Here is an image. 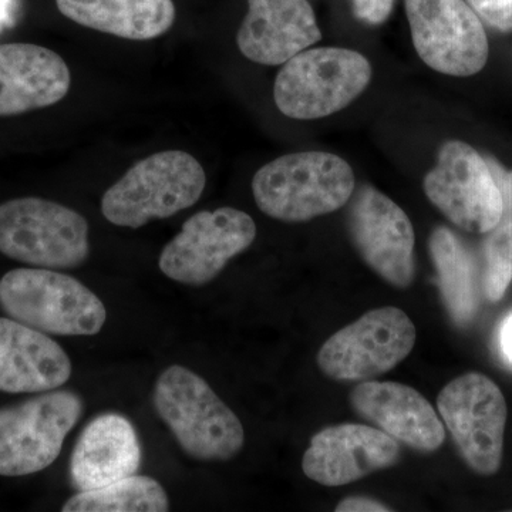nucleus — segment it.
<instances>
[{
    "label": "nucleus",
    "mask_w": 512,
    "mask_h": 512,
    "mask_svg": "<svg viewBox=\"0 0 512 512\" xmlns=\"http://www.w3.org/2000/svg\"><path fill=\"white\" fill-rule=\"evenodd\" d=\"M153 402L184 453L195 460L228 461L244 447V426L237 414L187 367L170 366L158 376Z\"/></svg>",
    "instance_id": "obj_1"
},
{
    "label": "nucleus",
    "mask_w": 512,
    "mask_h": 512,
    "mask_svg": "<svg viewBox=\"0 0 512 512\" xmlns=\"http://www.w3.org/2000/svg\"><path fill=\"white\" fill-rule=\"evenodd\" d=\"M355 174L343 158L323 151L286 154L259 168L252 194L274 220L305 222L345 207Z\"/></svg>",
    "instance_id": "obj_2"
},
{
    "label": "nucleus",
    "mask_w": 512,
    "mask_h": 512,
    "mask_svg": "<svg viewBox=\"0 0 512 512\" xmlns=\"http://www.w3.org/2000/svg\"><path fill=\"white\" fill-rule=\"evenodd\" d=\"M207 175L197 158L167 150L134 164L101 198V214L110 224L141 228L197 204Z\"/></svg>",
    "instance_id": "obj_3"
},
{
    "label": "nucleus",
    "mask_w": 512,
    "mask_h": 512,
    "mask_svg": "<svg viewBox=\"0 0 512 512\" xmlns=\"http://www.w3.org/2000/svg\"><path fill=\"white\" fill-rule=\"evenodd\" d=\"M0 309L9 318L55 336H94L107 311L79 279L56 269L18 268L0 279Z\"/></svg>",
    "instance_id": "obj_4"
},
{
    "label": "nucleus",
    "mask_w": 512,
    "mask_h": 512,
    "mask_svg": "<svg viewBox=\"0 0 512 512\" xmlns=\"http://www.w3.org/2000/svg\"><path fill=\"white\" fill-rule=\"evenodd\" d=\"M89 222L79 212L37 197L0 204V254L22 264L74 269L89 259Z\"/></svg>",
    "instance_id": "obj_5"
},
{
    "label": "nucleus",
    "mask_w": 512,
    "mask_h": 512,
    "mask_svg": "<svg viewBox=\"0 0 512 512\" xmlns=\"http://www.w3.org/2000/svg\"><path fill=\"white\" fill-rule=\"evenodd\" d=\"M370 79L369 60L355 50H303L276 76L274 100L279 111L291 119H323L348 107L365 92Z\"/></svg>",
    "instance_id": "obj_6"
},
{
    "label": "nucleus",
    "mask_w": 512,
    "mask_h": 512,
    "mask_svg": "<svg viewBox=\"0 0 512 512\" xmlns=\"http://www.w3.org/2000/svg\"><path fill=\"white\" fill-rule=\"evenodd\" d=\"M83 409L79 394L59 389L0 409V476L25 477L52 466Z\"/></svg>",
    "instance_id": "obj_7"
},
{
    "label": "nucleus",
    "mask_w": 512,
    "mask_h": 512,
    "mask_svg": "<svg viewBox=\"0 0 512 512\" xmlns=\"http://www.w3.org/2000/svg\"><path fill=\"white\" fill-rule=\"evenodd\" d=\"M416 338V326L402 309H373L323 343L318 365L329 379L366 382L402 363Z\"/></svg>",
    "instance_id": "obj_8"
},
{
    "label": "nucleus",
    "mask_w": 512,
    "mask_h": 512,
    "mask_svg": "<svg viewBox=\"0 0 512 512\" xmlns=\"http://www.w3.org/2000/svg\"><path fill=\"white\" fill-rule=\"evenodd\" d=\"M256 225L247 212L232 207L201 211L161 251L158 268L171 281L204 286L224 271L232 258L247 251Z\"/></svg>",
    "instance_id": "obj_9"
},
{
    "label": "nucleus",
    "mask_w": 512,
    "mask_h": 512,
    "mask_svg": "<svg viewBox=\"0 0 512 512\" xmlns=\"http://www.w3.org/2000/svg\"><path fill=\"white\" fill-rule=\"evenodd\" d=\"M437 409L468 466L481 476L497 473L507 423L500 387L481 373H466L441 390Z\"/></svg>",
    "instance_id": "obj_10"
},
{
    "label": "nucleus",
    "mask_w": 512,
    "mask_h": 512,
    "mask_svg": "<svg viewBox=\"0 0 512 512\" xmlns=\"http://www.w3.org/2000/svg\"><path fill=\"white\" fill-rule=\"evenodd\" d=\"M424 192L464 231L488 234L503 220V195L490 164L463 141L441 147L436 167L424 178Z\"/></svg>",
    "instance_id": "obj_11"
},
{
    "label": "nucleus",
    "mask_w": 512,
    "mask_h": 512,
    "mask_svg": "<svg viewBox=\"0 0 512 512\" xmlns=\"http://www.w3.org/2000/svg\"><path fill=\"white\" fill-rule=\"evenodd\" d=\"M417 55L430 69L468 77L484 69L488 40L466 0H406Z\"/></svg>",
    "instance_id": "obj_12"
},
{
    "label": "nucleus",
    "mask_w": 512,
    "mask_h": 512,
    "mask_svg": "<svg viewBox=\"0 0 512 512\" xmlns=\"http://www.w3.org/2000/svg\"><path fill=\"white\" fill-rule=\"evenodd\" d=\"M353 245L387 284L406 289L414 279V229L406 212L376 188L357 191L349 211Z\"/></svg>",
    "instance_id": "obj_13"
},
{
    "label": "nucleus",
    "mask_w": 512,
    "mask_h": 512,
    "mask_svg": "<svg viewBox=\"0 0 512 512\" xmlns=\"http://www.w3.org/2000/svg\"><path fill=\"white\" fill-rule=\"evenodd\" d=\"M397 441L376 427L345 423L320 430L302 458L309 480L340 487L362 480L399 461Z\"/></svg>",
    "instance_id": "obj_14"
},
{
    "label": "nucleus",
    "mask_w": 512,
    "mask_h": 512,
    "mask_svg": "<svg viewBox=\"0 0 512 512\" xmlns=\"http://www.w3.org/2000/svg\"><path fill=\"white\" fill-rule=\"evenodd\" d=\"M350 404L362 419L413 450L433 453L446 440L429 400L407 384L366 380L352 390Z\"/></svg>",
    "instance_id": "obj_15"
},
{
    "label": "nucleus",
    "mask_w": 512,
    "mask_h": 512,
    "mask_svg": "<svg viewBox=\"0 0 512 512\" xmlns=\"http://www.w3.org/2000/svg\"><path fill=\"white\" fill-rule=\"evenodd\" d=\"M320 37L315 12L306 0H248L237 45L251 62L278 66L318 43Z\"/></svg>",
    "instance_id": "obj_16"
},
{
    "label": "nucleus",
    "mask_w": 512,
    "mask_h": 512,
    "mask_svg": "<svg viewBox=\"0 0 512 512\" xmlns=\"http://www.w3.org/2000/svg\"><path fill=\"white\" fill-rule=\"evenodd\" d=\"M72 84L63 57L30 43L0 45V117L46 109L67 96Z\"/></svg>",
    "instance_id": "obj_17"
},
{
    "label": "nucleus",
    "mask_w": 512,
    "mask_h": 512,
    "mask_svg": "<svg viewBox=\"0 0 512 512\" xmlns=\"http://www.w3.org/2000/svg\"><path fill=\"white\" fill-rule=\"evenodd\" d=\"M72 362L47 333L12 318H0V392L43 393L72 377Z\"/></svg>",
    "instance_id": "obj_18"
},
{
    "label": "nucleus",
    "mask_w": 512,
    "mask_h": 512,
    "mask_svg": "<svg viewBox=\"0 0 512 512\" xmlns=\"http://www.w3.org/2000/svg\"><path fill=\"white\" fill-rule=\"evenodd\" d=\"M141 446L126 417L104 413L84 427L70 458L77 491H90L133 476L140 468Z\"/></svg>",
    "instance_id": "obj_19"
},
{
    "label": "nucleus",
    "mask_w": 512,
    "mask_h": 512,
    "mask_svg": "<svg viewBox=\"0 0 512 512\" xmlns=\"http://www.w3.org/2000/svg\"><path fill=\"white\" fill-rule=\"evenodd\" d=\"M67 19L127 40H153L173 28V0H56Z\"/></svg>",
    "instance_id": "obj_20"
},
{
    "label": "nucleus",
    "mask_w": 512,
    "mask_h": 512,
    "mask_svg": "<svg viewBox=\"0 0 512 512\" xmlns=\"http://www.w3.org/2000/svg\"><path fill=\"white\" fill-rule=\"evenodd\" d=\"M429 249L439 275L441 296L454 323L466 326L478 311L476 266L461 239L448 228L431 234Z\"/></svg>",
    "instance_id": "obj_21"
},
{
    "label": "nucleus",
    "mask_w": 512,
    "mask_h": 512,
    "mask_svg": "<svg viewBox=\"0 0 512 512\" xmlns=\"http://www.w3.org/2000/svg\"><path fill=\"white\" fill-rule=\"evenodd\" d=\"M170 501L163 485L154 478H123L90 491H77L63 504V512H165Z\"/></svg>",
    "instance_id": "obj_22"
},
{
    "label": "nucleus",
    "mask_w": 512,
    "mask_h": 512,
    "mask_svg": "<svg viewBox=\"0 0 512 512\" xmlns=\"http://www.w3.org/2000/svg\"><path fill=\"white\" fill-rule=\"evenodd\" d=\"M483 288L488 301L503 299L512 281V215L488 232L483 247Z\"/></svg>",
    "instance_id": "obj_23"
},
{
    "label": "nucleus",
    "mask_w": 512,
    "mask_h": 512,
    "mask_svg": "<svg viewBox=\"0 0 512 512\" xmlns=\"http://www.w3.org/2000/svg\"><path fill=\"white\" fill-rule=\"evenodd\" d=\"M468 5L491 28L511 32L512 0H468Z\"/></svg>",
    "instance_id": "obj_24"
},
{
    "label": "nucleus",
    "mask_w": 512,
    "mask_h": 512,
    "mask_svg": "<svg viewBox=\"0 0 512 512\" xmlns=\"http://www.w3.org/2000/svg\"><path fill=\"white\" fill-rule=\"evenodd\" d=\"M394 0H353L357 18L369 25H382L392 13Z\"/></svg>",
    "instance_id": "obj_25"
},
{
    "label": "nucleus",
    "mask_w": 512,
    "mask_h": 512,
    "mask_svg": "<svg viewBox=\"0 0 512 512\" xmlns=\"http://www.w3.org/2000/svg\"><path fill=\"white\" fill-rule=\"evenodd\" d=\"M336 512H386L392 511V508L387 507L379 501L372 500L367 497H349L346 500L340 501Z\"/></svg>",
    "instance_id": "obj_26"
},
{
    "label": "nucleus",
    "mask_w": 512,
    "mask_h": 512,
    "mask_svg": "<svg viewBox=\"0 0 512 512\" xmlns=\"http://www.w3.org/2000/svg\"><path fill=\"white\" fill-rule=\"evenodd\" d=\"M491 170L495 175L501 195H503L504 215H512V171L504 173L497 164L490 163Z\"/></svg>",
    "instance_id": "obj_27"
},
{
    "label": "nucleus",
    "mask_w": 512,
    "mask_h": 512,
    "mask_svg": "<svg viewBox=\"0 0 512 512\" xmlns=\"http://www.w3.org/2000/svg\"><path fill=\"white\" fill-rule=\"evenodd\" d=\"M500 345L505 359L512 365V313L501 326Z\"/></svg>",
    "instance_id": "obj_28"
},
{
    "label": "nucleus",
    "mask_w": 512,
    "mask_h": 512,
    "mask_svg": "<svg viewBox=\"0 0 512 512\" xmlns=\"http://www.w3.org/2000/svg\"><path fill=\"white\" fill-rule=\"evenodd\" d=\"M6 8H8V0H0V18L5 16Z\"/></svg>",
    "instance_id": "obj_29"
}]
</instances>
